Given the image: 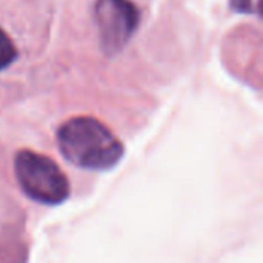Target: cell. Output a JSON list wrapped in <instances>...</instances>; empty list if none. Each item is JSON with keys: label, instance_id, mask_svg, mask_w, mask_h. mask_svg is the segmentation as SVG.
Wrapping results in <instances>:
<instances>
[{"label": "cell", "instance_id": "6da1fadb", "mask_svg": "<svg viewBox=\"0 0 263 263\" xmlns=\"http://www.w3.org/2000/svg\"><path fill=\"white\" fill-rule=\"evenodd\" d=\"M57 146L69 163L91 171L111 170L123 157L119 137L105 123L88 116L66 120L57 131Z\"/></svg>", "mask_w": 263, "mask_h": 263}, {"label": "cell", "instance_id": "7a4b0ae2", "mask_svg": "<svg viewBox=\"0 0 263 263\" xmlns=\"http://www.w3.org/2000/svg\"><path fill=\"white\" fill-rule=\"evenodd\" d=\"M14 171L22 191L34 202L59 205L69 197V182L49 157L31 149L15 154Z\"/></svg>", "mask_w": 263, "mask_h": 263}, {"label": "cell", "instance_id": "3957f363", "mask_svg": "<svg viewBox=\"0 0 263 263\" xmlns=\"http://www.w3.org/2000/svg\"><path fill=\"white\" fill-rule=\"evenodd\" d=\"M96 22L105 54L120 52L136 32L140 14L131 0H97Z\"/></svg>", "mask_w": 263, "mask_h": 263}, {"label": "cell", "instance_id": "277c9868", "mask_svg": "<svg viewBox=\"0 0 263 263\" xmlns=\"http://www.w3.org/2000/svg\"><path fill=\"white\" fill-rule=\"evenodd\" d=\"M17 59V48L14 46L11 37L0 29V72L6 69Z\"/></svg>", "mask_w": 263, "mask_h": 263}, {"label": "cell", "instance_id": "5b68a950", "mask_svg": "<svg viewBox=\"0 0 263 263\" xmlns=\"http://www.w3.org/2000/svg\"><path fill=\"white\" fill-rule=\"evenodd\" d=\"M231 8L236 12H242V14H251L256 11L253 0H231Z\"/></svg>", "mask_w": 263, "mask_h": 263}]
</instances>
